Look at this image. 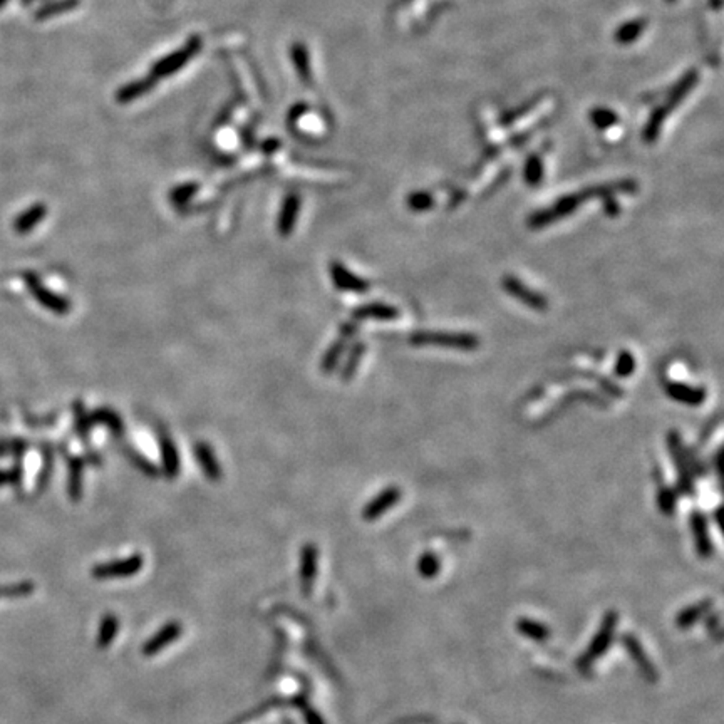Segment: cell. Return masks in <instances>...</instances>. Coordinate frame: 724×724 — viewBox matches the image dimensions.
<instances>
[{
    "mask_svg": "<svg viewBox=\"0 0 724 724\" xmlns=\"http://www.w3.org/2000/svg\"><path fill=\"white\" fill-rule=\"evenodd\" d=\"M399 317V309L384 302H370L359 305L352 310V321L359 322L364 319H377V321H394Z\"/></svg>",
    "mask_w": 724,
    "mask_h": 724,
    "instance_id": "obj_15",
    "label": "cell"
},
{
    "mask_svg": "<svg viewBox=\"0 0 724 724\" xmlns=\"http://www.w3.org/2000/svg\"><path fill=\"white\" fill-rule=\"evenodd\" d=\"M620 644H622V648L626 649V652L631 656L634 664L637 666V669H639L641 674L644 676V679H648L649 683H657L659 672L656 669V666L652 664V661L649 659V654L645 652L644 645L641 644V641L637 639L634 634H624V636L620 637Z\"/></svg>",
    "mask_w": 724,
    "mask_h": 724,
    "instance_id": "obj_7",
    "label": "cell"
},
{
    "mask_svg": "<svg viewBox=\"0 0 724 724\" xmlns=\"http://www.w3.org/2000/svg\"><path fill=\"white\" fill-rule=\"evenodd\" d=\"M634 370H636V357H634L632 352L620 351L617 359H615V366H614L615 376L629 377V376H632Z\"/></svg>",
    "mask_w": 724,
    "mask_h": 724,
    "instance_id": "obj_34",
    "label": "cell"
},
{
    "mask_svg": "<svg viewBox=\"0 0 724 724\" xmlns=\"http://www.w3.org/2000/svg\"><path fill=\"white\" fill-rule=\"evenodd\" d=\"M408 203L411 206V210L422 211L428 210L429 206H433V198H431L428 193H415V195L409 196Z\"/></svg>",
    "mask_w": 724,
    "mask_h": 724,
    "instance_id": "obj_36",
    "label": "cell"
},
{
    "mask_svg": "<svg viewBox=\"0 0 724 724\" xmlns=\"http://www.w3.org/2000/svg\"><path fill=\"white\" fill-rule=\"evenodd\" d=\"M198 189H200V187H198V183H185V185H180V187H176L175 189H171L170 193V201L176 206L180 205H187L189 200H192L193 196L196 195Z\"/></svg>",
    "mask_w": 724,
    "mask_h": 724,
    "instance_id": "obj_33",
    "label": "cell"
},
{
    "mask_svg": "<svg viewBox=\"0 0 724 724\" xmlns=\"http://www.w3.org/2000/svg\"><path fill=\"white\" fill-rule=\"evenodd\" d=\"M664 391L669 396L671 399H674L676 403L686 404V406H701L704 403L706 398H708V392H706L704 387H696L691 384H686V382L679 381H669L664 386Z\"/></svg>",
    "mask_w": 724,
    "mask_h": 724,
    "instance_id": "obj_14",
    "label": "cell"
},
{
    "mask_svg": "<svg viewBox=\"0 0 724 724\" xmlns=\"http://www.w3.org/2000/svg\"><path fill=\"white\" fill-rule=\"evenodd\" d=\"M89 416H90V421H93V424L106 426V428L109 429L114 436H123L124 434V422H123V420H121V416L118 415V413L114 411V409L98 408V409H94Z\"/></svg>",
    "mask_w": 724,
    "mask_h": 724,
    "instance_id": "obj_22",
    "label": "cell"
},
{
    "mask_svg": "<svg viewBox=\"0 0 724 724\" xmlns=\"http://www.w3.org/2000/svg\"><path fill=\"white\" fill-rule=\"evenodd\" d=\"M300 211V196L297 193H290L283 201L282 210H280L279 220H277V232L279 235L288 236L294 232L297 218H299Z\"/></svg>",
    "mask_w": 724,
    "mask_h": 724,
    "instance_id": "obj_19",
    "label": "cell"
},
{
    "mask_svg": "<svg viewBox=\"0 0 724 724\" xmlns=\"http://www.w3.org/2000/svg\"><path fill=\"white\" fill-rule=\"evenodd\" d=\"M417 572L422 579H434L441 572V560L434 551H424L417 560Z\"/></svg>",
    "mask_w": 724,
    "mask_h": 724,
    "instance_id": "obj_30",
    "label": "cell"
},
{
    "mask_svg": "<svg viewBox=\"0 0 724 724\" xmlns=\"http://www.w3.org/2000/svg\"><path fill=\"white\" fill-rule=\"evenodd\" d=\"M32 2H36V0H20V4H22V6H24V7H27V6H30V4H32Z\"/></svg>",
    "mask_w": 724,
    "mask_h": 724,
    "instance_id": "obj_41",
    "label": "cell"
},
{
    "mask_svg": "<svg viewBox=\"0 0 724 724\" xmlns=\"http://www.w3.org/2000/svg\"><path fill=\"white\" fill-rule=\"evenodd\" d=\"M689 525H691V533L694 540V549L701 558H711L714 554L713 540H711L709 523L706 515L699 510H692L689 516Z\"/></svg>",
    "mask_w": 724,
    "mask_h": 724,
    "instance_id": "obj_10",
    "label": "cell"
},
{
    "mask_svg": "<svg viewBox=\"0 0 724 724\" xmlns=\"http://www.w3.org/2000/svg\"><path fill=\"white\" fill-rule=\"evenodd\" d=\"M515 629L520 636L527 637V639L535 641V642H543L550 637V629L547 627L545 624L538 622V620H533V619L520 617L518 620H516Z\"/></svg>",
    "mask_w": 724,
    "mask_h": 724,
    "instance_id": "obj_24",
    "label": "cell"
},
{
    "mask_svg": "<svg viewBox=\"0 0 724 724\" xmlns=\"http://www.w3.org/2000/svg\"><path fill=\"white\" fill-rule=\"evenodd\" d=\"M124 452H126L128 460L131 461V463L135 464V467L140 469V471H143L145 475H148V476H158L159 475L158 468L154 467V464L151 463L148 458H145V456L141 455V452H138L136 450H133V448H124Z\"/></svg>",
    "mask_w": 724,
    "mask_h": 724,
    "instance_id": "obj_35",
    "label": "cell"
},
{
    "mask_svg": "<svg viewBox=\"0 0 724 724\" xmlns=\"http://www.w3.org/2000/svg\"><path fill=\"white\" fill-rule=\"evenodd\" d=\"M401 497H403V493H401L398 486H387V488L382 490L381 493H377L368 505L362 508V518L366 521H374L381 518V516L389 511L392 507L398 505Z\"/></svg>",
    "mask_w": 724,
    "mask_h": 724,
    "instance_id": "obj_12",
    "label": "cell"
},
{
    "mask_svg": "<svg viewBox=\"0 0 724 724\" xmlns=\"http://www.w3.org/2000/svg\"><path fill=\"white\" fill-rule=\"evenodd\" d=\"M154 81L151 79V77H143V79H138V81H133V83H129L124 86V88H121L118 90V94H116V101L118 102H131L135 101V99L145 96L146 93H149L151 89L154 88Z\"/></svg>",
    "mask_w": 724,
    "mask_h": 724,
    "instance_id": "obj_25",
    "label": "cell"
},
{
    "mask_svg": "<svg viewBox=\"0 0 724 724\" xmlns=\"http://www.w3.org/2000/svg\"><path fill=\"white\" fill-rule=\"evenodd\" d=\"M346 349H347V340L346 339L340 337L337 340H334V342L330 344V347L326 351L324 357H322L321 369L324 370L326 374L334 373L335 368H337L340 357H342L344 352H346Z\"/></svg>",
    "mask_w": 724,
    "mask_h": 724,
    "instance_id": "obj_28",
    "label": "cell"
},
{
    "mask_svg": "<svg viewBox=\"0 0 724 724\" xmlns=\"http://www.w3.org/2000/svg\"><path fill=\"white\" fill-rule=\"evenodd\" d=\"M713 605H714L713 598H702V601H699V602H694V603H691V605L684 607V609L679 610L678 615H676V626H678L679 629H683V631L696 626L699 620H702L706 615L709 614L711 609H713Z\"/></svg>",
    "mask_w": 724,
    "mask_h": 724,
    "instance_id": "obj_17",
    "label": "cell"
},
{
    "mask_svg": "<svg viewBox=\"0 0 724 724\" xmlns=\"http://www.w3.org/2000/svg\"><path fill=\"white\" fill-rule=\"evenodd\" d=\"M721 513H723V508H721V507H719V508H718V510H716V521H718V525H719V527H723Z\"/></svg>",
    "mask_w": 724,
    "mask_h": 724,
    "instance_id": "obj_40",
    "label": "cell"
},
{
    "mask_svg": "<svg viewBox=\"0 0 724 724\" xmlns=\"http://www.w3.org/2000/svg\"><path fill=\"white\" fill-rule=\"evenodd\" d=\"M90 426H93V421H90L89 413L86 411L83 401H76L74 403V429L77 436L88 439L90 433Z\"/></svg>",
    "mask_w": 724,
    "mask_h": 724,
    "instance_id": "obj_32",
    "label": "cell"
},
{
    "mask_svg": "<svg viewBox=\"0 0 724 724\" xmlns=\"http://www.w3.org/2000/svg\"><path fill=\"white\" fill-rule=\"evenodd\" d=\"M145 558L143 555L135 554L129 555L126 558L113 560V562L99 563L90 570V575L96 580H121L135 577L136 573L143 570Z\"/></svg>",
    "mask_w": 724,
    "mask_h": 724,
    "instance_id": "obj_5",
    "label": "cell"
},
{
    "mask_svg": "<svg viewBox=\"0 0 724 724\" xmlns=\"http://www.w3.org/2000/svg\"><path fill=\"white\" fill-rule=\"evenodd\" d=\"M79 6V0H47L41 7L34 12V20H47L58 17L60 14H66L69 11H74Z\"/></svg>",
    "mask_w": 724,
    "mask_h": 724,
    "instance_id": "obj_23",
    "label": "cell"
},
{
    "mask_svg": "<svg viewBox=\"0 0 724 724\" xmlns=\"http://www.w3.org/2000/svg\"><path fill=\"white\" fill-rule=\"evenodd\" d=\"M667 450L671 452V458L674 461L676 473H678V488L681 495L691 497L694 493V473L689 464L686 448L683 445L678 431H669L667 433Z\"/></svg>",
    "mask_w": 724,
    "mask_h": 724,
    "instance_id": "obj_4",
    "label": "cell"
},
{
    "mask_svg": "<svg viewBox=\"0 0 724 724\" xmlns=\"http://www.w3.org/2000/svg\"><path fill=\"white\" fill-rule=\"evenodd\" d=\"M656 502H657L659 510H661L666 516H671V515H674V511H676V503H678V493H676V490L671 488V486L661 485V486H659V490H657Z\"/></svg>",
    "mask_w": 724,
    "mask_h": 724,
    "instance_id": "obj_31",
    "label": "cell"
},
{
    "mask_svg": "<svg viewBox=\"0 0 724 724\" xmlns=\"http://www.w3.org/2000/svg\"><path fill=\"white\" fill-rule=\"evenodd\" d=\"M181 634H183V626H181L178 620H175V622H168L161 629H158V632L154 634L151 639L145 642L143 650H141V652H143L145 657H154L156 654L163 652L166 648H170L173 642L178 641L181 637Z\"/></svg>",
    "mask_w": 724,
    "mask_h": 724,
    "instance_id": "obj_11",
    "label": "cell"
},
{
    "mask_svg": "<svg viewBox=\"0 0 724 724\" xmlns=\"http://www.w3.org/2000/svg\"><path fill=\"white\" fill-rule=\"evenodd\" d=\"M292 60H294L297 67V74H299L300 81L305 86H310V81H312V74H310V60L307 49H305L304 44H294L292 46Z\"/></svg>",
    "mask_w": 724,
    "mask_h": 724,
    "instance_id": "obj_29",
    "label": "cell"
},
{
    "mask_svg": "<svg viewBox=\"0 0 724 724\" xmlns=\"http://www.w3.org/2000/svg\"><path fill=\"white\" fill-rule=\"evenodd\" d=\"M51 469H53V455H51L49 450H46L44 468H42L41 476H39V488H44V486L47 485V481H49V476H51Z\"/></svg>",
    "mask_w": 724,
    "mask_h": 724,
    "instance_id": "obj_37",
    "label": "cell"
},
{
    "mask_svg": "<svg viewBox=\"0 0 724 724\" xmlns=\"http://www.w3.org/2000/svg\"><path fill=\"white\" fill-rule=\"evenodd\" d=\"M201 46H203V39L200 36H192L181 49L176 51V53H171L170 55H166V58L159 59L158 62H154L149 77L154 83H158V79H163V77H168L175 74V72H178L185 64L195 58V54L201 49Z\"/></svg>",
    "mask_w": 724,
    "mask_h": 724,
    "instance_id": "obj_3",
    "label": "cell"
},
{
    "mask_svg": "<svg viewBox=\"0 0 724 724\" xmlns=\"http://www.w3.org/2000/svg\"><path fill=\"white\" fill-rule=\"evenodd\" d=\"M46 215H47V206L44 203L32 205L30 208L22 211V213L15 218V222H14L15 232L20 235L29 234V232L34 230V227L39 225V223L46 218Z\"/></svg>",
    "mask_w": 724,
    "mask_h": 724,
    "instance_id": "obj_20",
    "label": "cell"
},
{
    "mask_svg": "<svg viewBox=\"0 0 724 724\" xmlns=\"http://www.w3.org/2000/svg\"><path fill=\"white\" fill-rule=\"evenodd\" d=\"M357 332V322L356 321H351V322H346V324L340 326V337L342 339H352L356 335Z\"/></svg>",
    "mask_w": 724,
    "mask_h": 724,
    "instance_id": "obj_38",
    "label": "cell"
},
{
    "mask_svg": "<svg viewBox=\"0 0 724 724\" xmlns=\"http://www.w3.org/2000/svg\"><path fill=\"white\" fill-rule=\"evenodd\" d=\"M7 4H8V0H0V8H2V7H6V6H7Z\"/></svg>",
    "mask_w": 724,
    "mask_h": 724,
    "instance_id": "obj_42",
    "label": "cell"
},
{
    "mask_svg": "<svg viewBox=\"0 0 724 724\" xmlns=\"http://www.w3.org/2000/svg\"><path fill=\"white\" fill-rule=\"evenodd\" d=\"M366 354V344L364 342H356L352 344L351 349H349V356L346 359V364H344L342 370H340V377H342L344 382L352 381V377L356 376L357 369H359V364L362 357Z\"/></svg>",
    "mask_w": 724,
    "mask_h": 724,
    "instance_id": "obj_27",
    "label": "cell"
},
{
    "mask_svg": "<svg viewBox=\"0 0 724 724\" xmlns=\"http://www.w3.org/2000/svg\"><path fill=\"white\" fill-rule=\"evenodd\" d=\"M304 714H305V719H307L309 724H324V719L319 716L314 709L309 708V713L307 711H304Z\"/></svg>",
    "mask_w": 724,
    "mask_h": 724,
    "instance_id": "obj_39",
    "label": "cell"
},
{
    "mask_svg": "<svg viewBox=\"0 0 724 724\" xmlns=\"http://www.w3.org/2000/svg\"><path fill=\"white\" fill-rule=\"evenodd\" d=\"M24 279H25V286L29 287V290L32 292L34 299H36L39 304L44 305L47 310L58 314V316L69 314V310H71V302H69L67 299L54 294L53 290H49V288L42 286L34 274H27Z\"/></svg>",
    "mask_w": 724,
    "mask_h": 724,
    "instance_id": "obj_8",
    "label": "cell"
},
{
    "mask_svg": "<svg viewBox=\"0 0 724 724\" xmlns=\"http://www.w3.org/2000/svg\"><path fill=\"white\" fill-rule=\"evenodd\" d=\"M119 631V619L114 614H106L99 624V632L96 644L99 649H107L116 639Z\"/></svg>",
    "mask_w": 724,
    "mask_h": 724,
    "instance_id": "obj_26",
    "label": "cell"
},
{
    "mask_svg": "<svg viewBox=\"0 0 724 724\" xmlns=\"http://www.w3.org/2000/svg\"><path fill=\"white\" fill-rule=\"evenodd\" d=\"M83 475H84V458L72 456L69 458V478L67 491L72 502H79L83 495Z\"/></svg>",
    "mask_w": 724,
    "mask_h": 724,
    "instance_id": "obj_21",
    "label": "cell"
},
{
    "mask_svg": "<svg viewBox=\"0 0 724 724\" xmlns=\"http://www.w3.org/2000/svg\"><path fill=\"white\" fill-rule=\"evenodd\" d=\"M317 547L314 543H305L300 551V589L304 597H309L312 594L314 582L317 577Z\"/></svg>",
    "mask_w": 724,
    "mask_h": 724,
    "instance_id": "obj_13",
    "label": "cell"
},
{
    "mask_svg": "<svg viewBox=\"0 0 724 724\" xmlns=\"http://www.w3.org/2000/svg\"><path fill=\"white\" fill-rule=\"evenodd\" d=\"M159 451H161L163 473L166 478H176L180 475V455L175 441L166 431L159 433Z\"/></svg>",
    "mask_w": 724,
    "mask_h": 724,
    "instance_id": "obj_18",
    "label": "cell"
},
{
    "mask_svg": "<svg viewBox=\"0 0 724 724\" xmlns=\"http://www.w3.org/2000/svg\"><path fill=\"white\" fill-rule=\"evenodd\" d=\"M193 451H195V460L196 463L200 464L203 475L208 478L210 481L222 480V467H220L217 455L211 450L208 443L198 441L195 448H193Z\"/></svg>",
    "mask_w": 724,
    "mask_h": 724,
    "instance_id": "obj_16",
    "label": "cell"
},
{
    "mask_svg": "<svg viewBox=\"0 0 724 724\" xmlns=\"http://www.w3.org/2000/svg\"><path fill=\"white\" fill-rule=\"evenodd\" d=\"M502 288L508 295H511L513 299L521 302V304L527 305V307L532 310H535V312H547V310H549V299H547L542 292L533 290L527 283L521 282L515 275L507 274L505 277L502 279Z\"/></svg>",
    "mask_w": 724,
    "mask_h": 724,
    "instance_id": "obj_6",
    "label": "cell"
},
{
    "mask_svg": "<svg viewBox=\"0 0 724 724\" xmlns=\"http://www.w3.org/2000/svg\"><path fill=\"white\" fill-rule=\"evenodd\" d=\"M409 342L413 346H438L452 349V351L473 352L480 347L481 340L471 332L451 330H416L413 332Z\"/></svg>",
    "mask_w": 724,
    "mask_h": 724,
    "instance_id": "obj_1",
    "label": "cell"
},
{
    "mask_svg": "<svg viewBox=\"0 0 724 724\" xmlns=\"http://www.w3.org/2000/svg\"><path fill=\"white\" fill-rule=\"evenodd\" d=\"M329 274L332 283L342 292H354V294H364L370 288L369 280L359 277L354 272L347 269L342 262L332 260L329 265Z\"/></svg>",
    "mask_w": 724,
    "mask_h": 724,
    "instance_id": "obj_9",
    "label": "cell"
},
{
    "mask_svg": "<svg viewBox=\"0 0 724 724\" xmlns=\"http://www.w3.org/2000/svg\"><path fill=\"white\" fill-rule=\"evenodd\" d=\"M617 626H619L617 612L607 610L605 614H603V617L601 620V626H598L597 632L594 634L592 641H590V644L587 645V649L582 652L579 661L575 662V666L579 667L582 672L589 671L590 667H592L594 664H596L598 659H601L603 654L607 652V650H609L612 641H614L615 631H617Z\"/></svg>",
    "mask_w": 724,
    "mask_h": 724,
    "instance_id": "obj_2",
    "label": "cell"
}]
</instances>
